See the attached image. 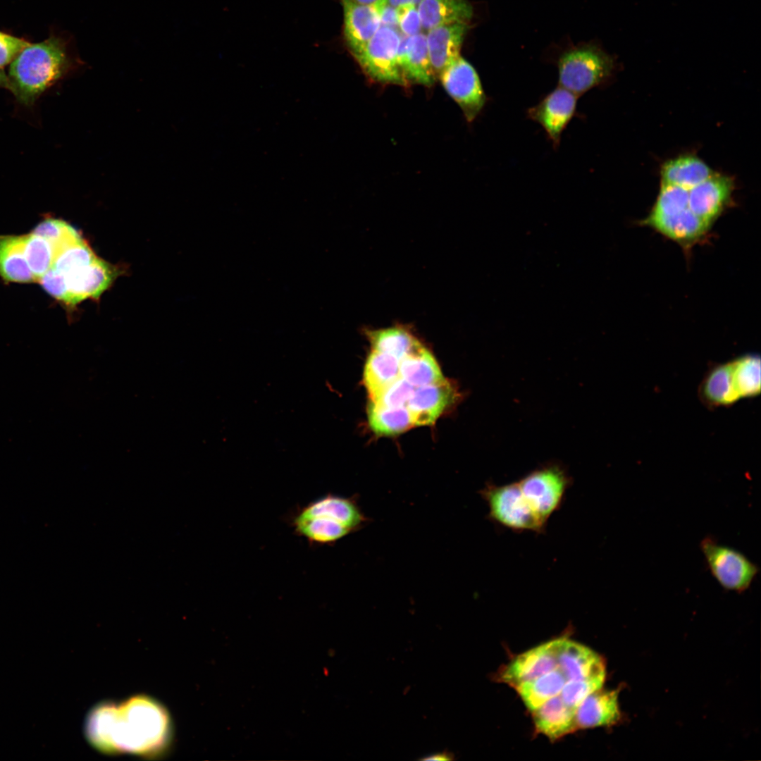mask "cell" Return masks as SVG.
<instances>
[{
  "mask_svg": "<svg viewBox=\"0 0 761 761\" xmlns=\"http://www.w3.org/2000/svg\"><path fill=\"white\" fill-rule=\"evenodd\" d=\"M290 516L329 518L340 523L351 532L360 529L367 521L354 498L333 494H327L298 507Z\"/></svg>",
  "mask_w": 761,
  "mask_h": 761,
  "instance_id": "9a60e30c",
  "label": "cell"
},
{
  "mask_svg": "<svg viewBox=\"0 0 761 761\" xmlns=\"http://www.w3.org/2000/svg\"><path fill=\"white\" fill-rule=\"evenodd\" d=\"M400 32L381 25L359 52L354 55L364 71L383 82L405 84L397 59Z\"/></svg>",
  "mask_w": 761,
  "mask_h": 761,
  "instance_id": "ba28073f",
  "label": "cell"
},
{
  "mask_svg": "<svg viewBox=\"0 0 761 761\" xmlns=\"http://www.w3.org/2000/svg\"><path fill=\"white\" fill-rule=\"evenodd\" d=\"M559 86L578 97L605 83L616 68L614 58L596 44L573 47L558 58Z\"/></svg>",
  "mask_w": 761,
  "mask_h": 761,
  "instance_id": "277c9868",
  "label": "cell"
},
{
  "mask_svg": "<svg viewBox=\"0 0 761 761\" xmlns=\"http://www.w3.org/2000/svg\"><path fill=\"white\" fill-rule=\"evenodd\" d=\"M29 44L23 39L0 32V68L12 62Z\"/></svg>",
  "mask_w": 761,
  "mask_h": 761,
  "instance_id": "74e56055",
  "label": "cell"
},
{
  "mask_svg": "<svg viewBox=\"0 0 761 761\" xmlns=\"http://www.w3.org/2000/svg\"><path fill=\"white\" fill-rule=\"evenodd\" d=\"M25 254L36 281H39L52 265L54 256L51 245L32 232L25 235Z\"/></svg>",
  "mask_w": 761,
  "mask_h": 761,
  "instance_id": "d6a6232c",
  "label": "cell"
},
{
  "mask_svg": "<svg viewBox=\"0 0 761 761\" xmlns=\"http://www.w3.org/2000/svg\"><path fill=\"white\" fill-rule=\"evenodd\" d=\"M660 173L662 185L690 190L709 178L713 172L698 157L683 156L664 163Z\"/></svg>",
  "mask_w": 761,
  "mask_h": 761,
  "instance_id": "484cf974",
  "label": "cell"
},
{
  "mask_svg": "<svg viewBox=\"0 0 761 761\" xmlns=\"http://www.w3.org/2000/svg\"><path fill=\"white\" fill-rule=\"evenodd\" d=\"M488 508V519L495 524L517 533H543L547 524L535 513L517 482L498 485L489 483L480 491Z\"/></svg>",
  "mask_w": 761,
  "mask_h": 761,
  "instance_id": "5b68a950",
  "label": "cell"
},
{
  "mask_svg": "<svg viewBox=\"0 0 761 761\" xmlns=\"http://www.w3.org/2000/svg\"><path fill=\"white\" fill-rule=\"evenodd\" d=\"M85 734L92 745L106 753L153 756L168 746L171 726L161 705L137 695L118 705H97L87 718Z\"/></svg>",
  "mask_w": 761,
  "mask_h": 761,
  "instance_id": "6da1fadb",
  "label": "cell"
},
{
  "mask_svg": "<svg viewBox=\"0 0 761 761\" xmlns=\"http://www.w3.org/2000/svg\"><path fill=\"white\" fill-rule=\"evenodd\" d=\"M400 374L414 388L445 379L434 357L423 345L400 360Z\"/></svg>",
  "mask_w": 761,
  "mask_h": 761,
  "instance_id": "83f0119b",
  "label": "cell"
},
{
  "mask_svg": "<svg viewBox=\"0 0 761 761\" xmlns=\"http://www.w3.org/2000/svg\"><path fill=\"white\" fill-rule=\"evenodd\" d=\"M397 59L405 80L425 85L433 83L436 75L431 63L425 34L406 36L400 32Z\"/></svg>",
  "mask_w": 761,
  "mask_h": 761,
  "instance_id": "2e32d148",
  "label": "cell"
},
{
  "mask_svg": "<svg viewBox=\"0 0 761 761\" xmlns=\"http://www.w3.org/2000/svg\"><path fill=\"white\" fill-rule=\"evenodd\" d=\"M373 350L390 354L399 360L423 345L405 328L396 326L366 333Z\"/></svg>",
  "mask_w": 761,
  "mask_h": 761,
  "instance_id": "f1b7e54d",
  "label": "cell"
},
{
  "mask_svg": "<svg viewBox=\"0 0 761 761\" xmlns=\"http://www.w3.org/2000/svg\"><path fill=\"white\" fill-rule=\"evenodd\" d=\"M118 268L99 258L80 235L54 257L39 282L54 298L74 306L97 299L118 276Z\"/></svg>",
  "mask_w": 761,
  "mask_h": 761,
  "instance_id": "7a4b0ae2",
  "label": "cell"
},
{
  "mask_svg": "<svg viewBox=\"0 0 761 761\" xmlns=\"http://www.w3.org/2000/svg\"><path fill=\"white\" fill-rule=\"evenodd\" d=\"M349 1H353L354 3H357V4H359L373 5V4H375L378 0H349Z\"/></svg>",
  "mask_w": 761,
  "mask_h": 761,
  "instance_id": "7bdbcfd3",
  "label": "cell"
},
{
  "mask_svg": "<svg viewBox=\"0 0 761 761\" xmlns=\"http://www.w3.org/2000/svg\"><path fill=\"white\" fill-rule=\"evenodd\" d=\"M643 223L683 246L698 242L710 225L693 214L689 207L665 216H648Z\"/></svg>",
  "mask_w": 761,
  "mask_h": 761,
  "instance_id": "e0dca14e",
  "label": "cell"
},
{
  "mask_svg": "<svg viewBox=\"0 0 761 761\" xmlns=\"http://www.w3.org/2000/svg\"><path fill=\"white\" fill-rule=\"evenodd\" d=\"M468 30L466 23L438 26L428 30L426 42L435 75L460 56L461 47Z\"/></svg>",
  "mask_w": 761,
  "mask_h": 761,
  "instance_id": "ffe728a7",
  "label": "cell"
},
{
  "mask_svg": "<svg viewBox=\"0 0 761 761\" xmlns=\"http://www.w3.org/2000/svg\"><path fill=\"white\" fill-rule=\"evenodd\" d=\"M289 520L295 533L311 544L332 545L351 533L340 523L323 516H290Z\"/></svg>",
  "mask_w": 761,
  "mask_h": 761,
  "instance_id": "4316f807",
  "label": "cell"
},
{
  "mask_svg": "<svg viewBox=\"0 0 761 761\" xmlns=\"http://www.w3.org/2000/svg\"><path fill=\"white\" fill-rule=\"evenodd\" d=\"M733 381L741 399L760 393V357L747 354L729 361Z\"/></svg>",
  "mask_w": 761,
  "mask_h": 761,
  "instance_id": "1f68e13d",
  "label": "cell"
},
{
  "mask_svg": "<svg viewBox=\"0 0 761 761\" xmlns=\"http://www.w3.org/2000/svg\"><path fill=\"white\" fill-rule=\"evenodd\" d=\"M369 423L377 435L399 434L414 426L407 407H386L370 402L367 409Z\"/></svg>",
  "mask_w": 761,
  "mask_h": 761,
  "instance_id": "4dcf8cb0",
  "label": "cell"
},
{
  "mask_svg": "<svg viewBox=\"0 0 761 761\" xmlns=\"http://www.w3.org/2000/svg\"><path fill=\"white\" fill-rule=\"evenodd\" d=\"M397 28L406 36L421 32L422 28L417 6L407 5L397 8Z\"/></svg>",
  "mask_w": 761,
  "mask_h": 761,
  "instance_id": "8d00e7d4",
  "label": "cell"
},
{
  "mask_svg": "<svg viewBox=\"0 0 761 761\" xmlns=\"http://www.w3.org/2000/svg\"><path fill=\"white\" fill-rule=\"evenodd\" d=\"M0 276L10 282H36L25 254V235H0Z\"/></svg>",
  "mask_w": 761,
  "mask_h": 761,
  "instance_id": "d4e9b609",
  "label": "cell"
},
{
  "mask_svg": "<svg viewBox=\"0 0 761 761\" xmlns=\"http://www.w3.org/2000/svg\"><path fill=\"white\" fill-rule=\"evenodd\" d=\"M375 7L381 25L397 28V8L390 6L383 0H378L373 4Z\"/></svg>",
  "mask_w": 761,
  "mask_h": 761,
  "instance_id": "f35d334b",
  "label": "cell"
},
{
  "mask_svg": "<svg viewBox=\"0 0 761 761\" xmlns=\"http://www.w3.org/2000/svg\"><path fill=\"white\" fill-rule=\"evenodd\" d=\"M571 483L566 469L558 464L538 468L518 481L528 504L545 524L562 507Z\"/></svg>",
  "mask_w": 761,
  "mask_h": 761,
  "instance_id": "52a82bcc",
  "label": "cell"
},
{
  "mask_svg": "<svg viewBox=\"0 0 761 761\" xmlns=\"http://www.w3.org/2000/svg\"><path fill=\"white\" fill-rule=\"evenodd\" d=\"M8 85H9V83H8V76L0 68V87H6V88L8 89Z\"/></svg>",
  "mask_w": 761,
  "mask_h": 761,
  "instance_id": "b9f144b4",
  "label": "cell"
},
{
  "mask_svg": "<svg viewBox=\"0 0 761 761\" xmlns=\"http://www.w3.org/2000/svg\"><path fill=\"white\" fill-rule=\"evenodd\" d=\"M700 548L711 574L726 590L745 591L760 571L758 566L743 552L719 543L712 536L705 537Z\"/></svg>",
  "mask_w": 761,
  "mask_h": 761,
  "instance_id": "8992f818",
  "label": "cell"
},
{
  "mask_svg": "<svg viewBox=\"0 0 761 761\" xmlns=\"http://www.w3.org/2000/svg\"><path fill=\"white\" fill-rule=\"evenodd\" d=\"M422 28H432L455 23H466L473 16V8L466 0H421L417 6Z\"/></svg>",
  "mask_w": 761,
  "mask_h": 761,
  "instance_id": "7402d4cb",
  "label": "cell"
},
{
  "mask_svg": "<svg viewBox=\"0 0 761 761\" xmlns=\"http://www.w3.org/2000/svg\"><path fill=\"white\" fill-rule=\"evenodd\" d=\"M567 679L557 668L536 679L524 682L514 689L531 712L547 700L559 695Z\"/></svg>",
  "mask_w": 761,
  "mask_h": 761,
  "instance_id": "f546056e",
  "label": "cell"
},
{
  "mask_svg": "<svg viewBox=\"0 0 761 761\" xmlns=\"http://www.w3.org/2000/svg\"><path fill=\"white\" fill-rule=\"evenodd\" d=\"M64 42L56 37L30 44L11 62L8 89L25 105H31L68 70Z\"/></svg>",
  "mask_w": 761,
  "mask_h": 761,
  "instance_id": "3957f363",
  "label": "cell"
},
{
  "mask_svg": "<svg viewBox=\"0 0 761 761\" xmlns=\"http://www.w3.org/2000/svg\"><path fill=\"white\" fill-rule=\"evenodd\" d=\"M733 187L731 178L712 173L706 180L688 190L689 209L711 225L729 204Z\"/></svg>",
  "mask_w": 761,
  "mask_h": 761,
  "instance_id": "4fadbf2b",
  "label": "cell"
},
{
  "mask_svg": "<svg viewBox=\"0 0 761 761\" xmlns=\"http://www.w3.org/2000/svg\"><path fill=\"white\" fill-rule=\"evenodd\" d=\"M453 755L451 753L444 751L443 753H435L429 755L420 760H453Z\"/></svg>",
  "mask_w": 761,
  "mask_h": 761,
  "instance_id": "ab89813d",
  "label": "cell"
},
{
  "mask_svg": "<svg viewBox=\"0 0 761 761\" xmlns=\"http://www.w3.org/2000/svg\"><path fill=\"white\" fill-rule=\"evenodd\" d=\"M457 390L445 378L414 388L406 407L414 426L431 425L457 400Z\"/></svg>",
  "mask_w": 761,
  "mask_h": 761,
  "instance_id": "5bb4252c",
  "label": "cell"
},
{
  "mask_svg": "<svg viewBox=\"0 0 761 761\" xmlns=\"http://www.w3.org/2000/svg\"><path fill=\"white\" fill-rule=\"evenodd\" d=\"M604 681L600 679L567 681L559 695L566 705L576 710L588 695L601 688Z\"/></svg>",
  "mask_w": 761,
  "mask_h": 761,
  "instance_id": "e575fe53",
  "label": "cell"
},
{
  "mask_svg": "<svg viewBox=\"0 0 761 761\" xmlns=\"http://www.w3.org/2000/svg\"><path fill=\"white\" fill-rule=\"evenodd\" d=\"M343 8L344 37L353 55L361 51L381 26L373 5L341 0Z\"/></svg>",
  "mask_w": 761,
  "mask_h": 761,
  "instance_id": "ac0fdd59",
  "label": "cell"
},
{
  "mask_svg": "<svg viewBox=\"0 0 761 761\" xmlns=\"http://www.w3.org/2000/svg\"><path fill=\"white\" fill-rule=\"evenodd\" d=\"M699 396L705 405L711 407L731 406L741 400L729 361L710 368L700 383Z\"/></svg>",
  "mask_w": 761,
  "mask_h": 761,
  "instance_id": "603a6c76",
  "label": "cell"
},
{
  "mask_svg": "<svg viewBox=\"0 0 761 761\" xmlns=\"http://www.w3.org/2000/svg\"><path fill=\"white\" fill-rule=\"evenodd\" d=\"M557 658L558 669L567 681L605 679L606 669L603 659L581 643L565 637L559 638Z\"/></svg>",
  "mask_w": 761,
  "mask_h": 761,
  "instance_id": "7c38bea8",
  "label": "cell"
},
{
  "mask_svg": "<svg viewBox=\"0 0 761 761\" xmlns=\"http://www.w3.org/2000/svg\"><path fill=\"white\" fill-rule=\"evenodd\" d=\"M578 96L557 86L527 110L528 118L539 124L553 147H559L562 132L574 116Z\"/></svg>",
  "mask_w": 761,
  "mask_h": 761,
  "instance_id": "30bf717a",
  "label": "cell"
},
{
  "mask_svg": "<svg viewBox=\"0 0 761 761\" xmlns=\"http://www.w3.org/2000/svg\"><path fill=\"white\" fill-rule=\"evenodd\" d=\"M617 690L600 688L588 695L575 710L577 729L612 726L621 717Z\"/></svg>",
  "mask_w": 761,
  "mask_h": 761,
  "instance_id": "d6986e66",
  "label": "cell"
},
{
  "mask_svg": "<svg viewBox=\"0 0 761 761\" xmlns=\"http://www.w3.org/2000/svg\"><path fill=\"white\" fill-rule=\"evenodd\" d=\"M532 714L537 732L550 739L560 738L577 729L575 709L566 705L559 695L547 700Z\"/></svg>",
  "mask_w": 761,
  "mask_h": 761,
  "instance_id": "44dd1931",
  "label": "cell"
},
{
  "mask_svg": "<svg viewBox=\"0 0 761 761\" xmlns=\"http://www.w3.org/2000/svg\"><path fill=\"white\" fill-rule=\"evenodd\" d=\"M441 82L462 109L466 120L473 121L483 109L486 95L475 68L462 56L439 75Z\"/></svg>",
  "mask_w": 761,
  "mask_h": 761,
  "instance_id": "9c48e42d",
  "label": "cell"
},
{
  "mask_svg": "<svg viewBox=\"0 0 761 761\" xmlns=\"http://www.w3.org/2000/svg\"><path fill=\"white\" fill-rule=\"evenodd\" d=\"M414 388V386L400 377L376 400L370 402L380 407H406Z\"/></svg>",
  "mask_w": 761,
  "mask_h": 761,
  "instance_id": "d590c367",
  "label": "cell"
},
{
  "mask_svg": "<svg viewBox=\"0 0 761 761\" xmlns=\"http://www.w3.org/2000/svg\"><path fill=\"white\" fill-rule=\"evenodd\" d=\"M390 6L398 8L407 5L418 6L421 0H383Z\"/></svg>",
  "mask_w": 761,
  "mask_h": 761,
  "instance_id": "60d3db41",
  "label": "cell"
},
{
  "mask_svg": "<svg viewBox=\"0 0 761 761\" xmlns=\"http://www.w3.org/2000/svg\"><path fill=\"white\" fill-rule=\"evenodd\" d=\"M559 641V638L519 654L500 672V681L515 688L557 669Z\"/></svg>",
  "mask_w": 761,
  "mask_h": 761,
  "instance_id": "8fae6325",
  "label": "cell"
},
{
  "mask_svg": "<svg viewBox=\"0 0 761 761\" xmlns=\"http://www.w3.org/2000/svg\"><path fill=\"white\" fill-rule=\"evenodd\" d=\"M688 206V190L681 187L662 185L650 213V216H665L683 210Z\"/></svg>",
  "mask_w": 761,
  "mask_h": 761,
  "instance_id": "836d02e7",
  "label": "cell"
},
{
  "mask_svg": "<svg viewBox=\"0 0 761 761\" xmlns=\"http://www.w3.org/2000/svg\"><path fill=\"white\" fill-rule=\"evenodd\" d=\"M400 377L398 359L376 350L371 352L366 361L363 378L370 401L376 400Z\"/></svg>",
  "mask_w": 761,
  "mask_h": 761,
  "instance_id": "cb8c5ba5",
  "label": "cell"
}]
</instances>
